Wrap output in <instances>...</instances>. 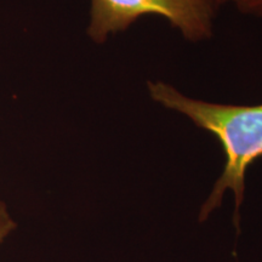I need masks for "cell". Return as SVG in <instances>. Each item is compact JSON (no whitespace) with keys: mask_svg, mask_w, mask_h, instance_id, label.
Listing matches in <instances>:
<instances>
[{"mask_svg":"<svg viewBox=\"0 0 262 262\" xmlns=\"http://www.w3.org/2000/svg\"><path fill=\"white\" fill-rule=\"evenodd\" d=\"M241 14L262 19V0H231Z\"/></svg>","mask_w":262,"mask_h":262,"instance_id":"obj_3","label":"cell"},{"mask_svg":"<svg viewBox=\"0 0 262 262\" xmlns=\"http://www.w3.org/2000/svg\"><path fill=\"white\" fill-rule=\"evenodd\" d=\"M221 8L219 0H90L86 33L94 42L103 44L139 19L155 16L186 40L199 42L212 37Z\"/></svg>","mask_w":262,"mask_h":262,"instance_id":"obj_2","label":"cell"},{"mask_svg":"<svg viewBox=\"0 0 262 262\" xmlns=\"http://www.w3.org/2000/svg\"><path fill=\"white\" fill-rule=\"evenodd\" d=\"M219 3H220L221 6H224L226 4H229V3H231V0H219Z\"/></svg>","mask_w":262,"mask_h":262,"instance_id":"obj_5","label":"cell"},{"mask_svg":"<svg viewBox=\"0 0 262 262\" xmlns=\"http://www.w3.org/2000/svg\"><path fill=\"white\" fill-rule=\"evenodd\" d=\"M17 225L14 220L6 205L0 201V244L15 231Z\"/></svg>","mask_w":262,"mask_h":262,"instance_id":"obj_4","label":"cell"},{"mask_svg":"<svg viewBox=\"0 0 262 262\" xmlns=\"http://www.w3.org/2000/svg\"><path fill=\"white\" fill-rule=\"evenodd\" d=\"M147 90L156 103L187 117L196 127L208 131L224 149V171L201 210V221L221 205L227 189L234 194V222L244 199L249 166L262 157V103H216L193 98L163 80H148Z\"/></svg>","mask_w":262,"mask_h":262,"instance_id":"obj_1","label":"cell"}]
</instances>
